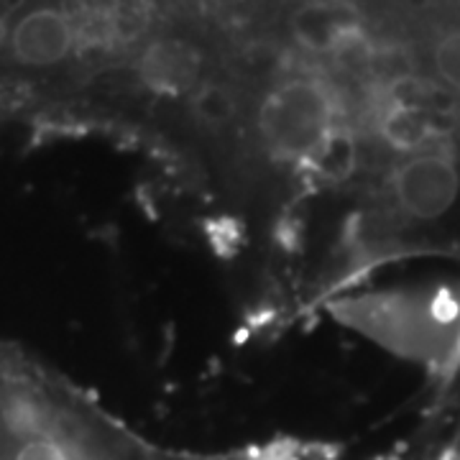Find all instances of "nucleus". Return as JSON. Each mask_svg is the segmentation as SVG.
Listing matches in <instances>:
<instances>
[{
    "instance_id": "f257e3e1",
    "label": "nucleus",
    "mask_w": 460,
    "mask_h": 460,
    "mask_svg": "<svg viewBox=\"0 0 460 460\" xmlns=\"http://www.w3.org/2000/svg\"><path fill=\"white\" fill-rule=\"evenodd\" d=\"M0 460H164L26 345L0 338Z\"/></svg>"
},
{
    "instance_id": "f03ea898",
    "label": "nucleus",
    "mask_w": 460,
    "mask_h": 460,
    "mask_svg": "<svg viewBox=\"0 0 460 460\" xmlns=\"http://www.w3.org/2000/svg\"><path fill=\"white\" fill-rule=\"evenodd\" d=\"M330 313L392 353L447 374L460 335V289H378L330 302Z\"/></svg>"
},
{
    "instance_id": "7ed1b4c3",
    "label": "nucleus",
    "mask_w": 460,
    "mask_h": 460,
    "mask_svg": "<svg viewBox=\"0 0 460 460\" xmlns=\"http://www.w3.org/2000/svg\"><path fill=\"white\" fill-rule=\"evenodd\" d=\"M460 371V335H458V343H456V353H453V361L447 366V374H458Z\"/></svg>"
}]
</instances>
